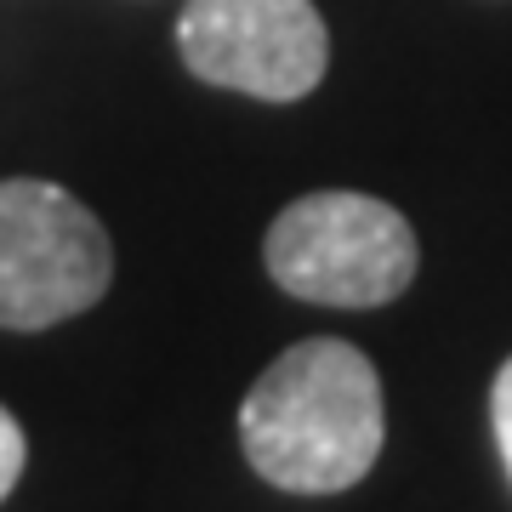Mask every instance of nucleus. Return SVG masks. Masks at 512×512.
<instances>
[{"mask_svg":"<svg viewBox=\"0 0 512 512\" xmlns=\"http://www.w3.org/2000/svg\"><path fill=\"white\" fill-rule=\"evenodd\" d=\"M382 439V376L336 336L285 348L239 404V444L251 467L291 495L353 490L376 467Z\"/></svg>","mask_w":512,"mask_h":512,"instance_id":"f257e3e1","label":"nucleus"},{"mask_svg":"<svg viewBox=\"0 0 512 512\" xmlns=\"http://www.w3.org/2000/svg\"><path fill=\"white\" fill-rule=\"evenodd\" d=\"M114 245L69 188L0 183V330H46L103 302Z\"/></svg>","mask_w":512,"mask_h":512,"instance_id":"7ed1b4c3","label":"nucleus"},{"mask_svg":"<svg viewBox=\"0 0 512 512\" xmlns=\"http://www.w3.org/2000/svg\"><path fill=\"white\" fill-rule=\"evenodd\" d=\"M177 52L222 92L296 103L325 80L330 35L313 0H188Z\"/></svg>","mask_w":512,"mask_h":512,"instance_id":"20e7f679","label":"nucleus"},{"mask_svg":"<svg viewBox=\"0 0 512 512\" xmlns=\"http://www.w3.org/2000/svg\"><path fill=\"white\" fill-rule=\"evenodd\" d=\"M268 274L279 291L319 308H382L416 279V234L376 194L319 188L285 205L268 228Z\"/></svg>","mask_w":512,"mask_h":512,"instance_id":"f03ea898","label":"nucleus"},{"mask_svg":"<svg viewBox=\"0 0 512 512\" xmlns=\"http://www.w3.org/2000/svg\"><path fill=\"white\" fill-rule=\"evenodd\" d=\"M490 421H495V444H501V461H507V478H512V359L501 365L490 387Z\"/></svg>","mask_w":512,"mask_h":512,"instance_id":"423d86ee","label":"nucleus"},{"mask_svg":"<svg viewBox=\"0 0 512 512\" xmlns=\"http://www.w3.org/2000/svg\"><path fill=\"white\" fill-rule=\"evenodd\" d=\"M23 461H29V444H23V427L18 416L0 404V501L12 495V484L23 478Z\"/></svg>","mask_w":512,"mask_h":512,"instance_id":"39448f33","label":"nucleus"}]
</instances>
